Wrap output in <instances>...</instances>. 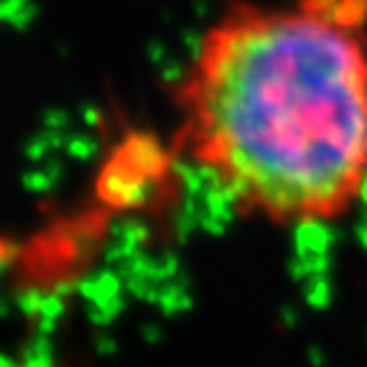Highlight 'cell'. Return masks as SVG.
Returning a JSON list of instances; mask_svg holds the SVG:
<instances>
[{
  "label": "cell",
  "mask_w": 367,
  "mask_h": 367,
  "mask_svg": "<svg viewBox=\"0 0 367 367\" xmlns=\"http://www.w3.org/2000/svg\"><path fill=\"white\" fill-rule=\"evenodd\" d=\"M171 100L174 150L240 217L329 225L365 197L359 0H230L199 36Z\"/></svg>",
  "instance_id": "1"
},
{
  "label": "cell",
  "mask_w": 367,
  "mask_h": 367,
  "mask_svg": "<svg viewBox=\"0 0 367 367\" xmlns=\"http://www.w3.org/2000/svg\"><path fill=\"white\" fill-rule=\"evenodd\" d=\"M311 362H314V365H321V357H319V352H311Z\"/></svg>",
  "instance_id": "3"
},
{
  "label": "cell",
  "mask_w": 367,
  "mask_h": 367,
  "mask_svg": "<svg viewBox=\"0 0 367 367\" xmlns=\"http://www.w3.org/2000/svg\"><path fill=\"white\" fill-rule=\"evenodd\" d=\"M359 3H362V6H365V10H367V0H359Z\"/></svg>",
  "instance_id": "4"
},
{
  "label": "cell",
  "mask_w": 367,
  "mask_h": 367,
  "mask_svg": "<svg viewBox=\"0 0 367 367\" xmlns=\"http://www.w3.org/2000/svg\"><path fill=\"white\" fill-rule=\"evenodd\" d=\"M21 367H54V350H51L49 337L39 334L34 342L26 347Z\"/></svg>",
  "instance_id": "2"
}]
</instances>
